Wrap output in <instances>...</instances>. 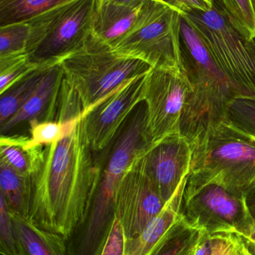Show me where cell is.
I'll list each match as a JSON object with an SVG mask.
<instances>
[{
  "label": "cell",
  "mask_w": 255,
  "mask_h": 255,
  "mask_svg": "<svg viewBox=\"0 0 255 255\" xmlns=\"http://www.w3.org/2000/svg\"><path fill=\"white\" fill-rule=\"evenodd\" d=\"M182 212L191 226L210 235L227 232L240 234L255 223L247 199L216 184H207L184 197Z\"/></svg>",
  "instance_id": "9"
},
{
  "label": "cell",
  "mask_w": 255,
  "mask_h": 255,
  "mask_svg": "<svg viewBox=\"0 0 255 255\" xmlns=\"http://www.w3.org/2000/svg\"><path fill=\"white\" fill-rule=\"evenodd\" d=\"M29 136L24 134L1 135L0 162L26 176L38 170L43 159L44 146H28Z\"/></svg>",
  "instance_id": "17"
},
{
  "label": "cell",
  "mask_w": 255,
  "mask_h": 255,
  "mask_svg": "<svg viewBox=\"0 0 255 255\" xmlns=\"http://www.w3.org/2000/svg\"><path fill=\"white\" fill-rule=\"evenodd\" d=\"M125 244L124 229L115 218L99 255H124Z\"/></svg>",
  "instance_id": "29"
},
{
  "label": "cell",
  "mask_w": 255,
  "mask_h": 255,
  "mask_svg": "<svg viewBox=\"0 0 255 255\" xmlns=\"http://www.w3.org/2000/svg\"><path fill=\"white\" fill-rule=\"evenodd\" d=\"M82 118L68 134L45 145L43 161L31 177L28 219L67 241L88 214L100 173L98 160L84 135Z\"/></svg>",
  "instance_id": "1"
},
{
  "label": "cell",
  "mask_w": 255,
  "mask_h": 255,
  "mask_svg": "<svg viewBox=\"0 0 255 255\" xmlns=\"http://www.w3.org/2000/svg\"><path fill=\"white\" fill-rule=\"evenodd\" d=\"M142 155L132 163L115 193V218L124 229L126 240L138 236L166 203L148 177Z\"/></svg>",
  "instance_id": "11"
},
{
  "label": "cell",
  "mask_w": 255,
  "mask_h": 255,
  "mask_svg": "<svg viewBox=\"0 0 255 255\" xmlns=\"http://www.w3.org/2000/svg\"><path fill=\"white\" fill-rule=\"evenodd\" d=\"M59 64L64 80L82 103L84 113L126 81L146 74L152 68L142 60L118 53L93 34L83 47Z\"/></svg>",
  "instance_id": "4"
},
{
  "label": "cell",
  "mask_w": 255,
  "mask_h": 255,
  "mask_svg": "<svg viewBox=\"0 0 255 255\" xmlns=\"http://www.w3.org/2000/svg\"><path fill=\"white\" fill-rule=\"evenodd\" d=\"M247 42L255 38V10L252 0H215Z\"/></svg>",
  "instance_id": "21"
},
{
  "label": "cell",
  "mask_w": 255,
  "mask_h": 255,
  "mask_svg": "<svg viewBox=\"0 0 255 255\" xmlns=\"http://www.w3.org/2000/svg\"><path fill=\"white\" fill-rule=\"evenodd\" d=\"M97 0H73L27 21L25 54L37 66L59 63L83 47L92 34Z\"/></svg>",
  "instance_id": "5"
},
{
  "label": "cell",
  "mask_w": 255,
  "mask_h": 255,
  "mask_svg": "<svg viewBox=\"0 0 255 255\" xmlns=\"http://www.w3.org/2000/svg\"><path fill=\"white\" fill-rule=\"evenodd\" d=\"M224 118L255 139V97H234L228 104Z\"/></svg>",
  "instance_id": "23"
},
{
  "label": "cell",
  "mask_w": 255,
  "mask_h": 255,
  "mask_svg": "<svg viewBox=\"0 0 255 255\" xmlns=\"http://www.w3.org/2000/svg\"><path fill=\"white\" fill-rule=\"evenodd\" d=\"M191 160L190 142L181 133L169 135L151 144L142 155L148 177L166 202L190 175Z\"/></svg>",
  "instance_id": "12"
},
{
  "label": "cell",
  "mask_w": 255,
  "mask_h": 255,
  "mask_svg": "<svg viewBox=\"0 0 255 255\" xmlns=\"http://www.w3.org/2000/svg\"><path fill=\"white\" fill-rule=\"evenodd\" d=\"M193 91L182 70L151 68L145 76L143 101L147 107V130L151 144L181 133L187 98Z\"/></svg>",
  "instance_id": "8"
},
{
  "label": "cell",
  "mask_w": 255,
  "mask_h": 255,
  "mask_svg": "<svg viewBox=\"0 0 255 255\" xmlns=\"http://www.w3.org/2000/svg\"><path fill=\"white\" fill-rule=\"evenodd\" d=\"M146 74L126 81L82 115L84 135L94 154L110 143L129 115L143 101Z\"/></svg>",
  "instance_id": "10"
},
{
  "label": "cell",
  "mask_w": 255,
  "mask_h": 255,
  "mask_svg": "<svg viewBox=\"0 0 255 255\" xmlns=\"http://www.w3.org/2000/svg\"><path fill=\"white\" fill-rule=\"evenodd\" d=\"M201 238V231L183 217L169 238L152 255H188L196 248Z\"/></svg>",
  "instance_id": "22"
},
{
  "label": "cell",
  "mask_w": 255,
  "mask_h": 255,
  "mask_svg": "<svg viewBox=\"0 0 255 255\" xmlns=\"http://www.w3.org/2000/svg\"><path fill=\"white\" fill-rule=\"evenodd\" d=\"M191 166L184 197L216 184L241 199L255 193V139L222 120L190 144Z\"/></svg>",
  "instance_id": "2"
},
{
  "label": "cell",
  "mask_w": 255,
  "mask_h": 255,
  "mask_svg": "<svg viewBox=\"0 0 255 255\" xmlns=\"http://www.w3.org/2000/svg\"><path fill=\"white\" fill-rule=\"evenodd\" d=\"M120 4H126L130 6H139L143 4L145 0H112Z\"/></svg>",
  "instance_id": "34"
},
{
  "label": "cell",
  "mask_w": 255,
  "mask_h": 255,
  "mask_svg": "<svg viewBox=\"0 0 255 255\" xmlns=\"http://www.w3.org/2000/svg\"><path fill=\"white\" fill-rule=\"evenodd\" d=\"M29 132L28 145L30 147L49 145L69 133H66L64 124L57 121L32 122L29 125Z\"/></svg>",
  "instance_id": "26"
},
{
  "label": "cell",
  "mask_w": 255,
  "mask_h": 255,
  "mask_svg": "<svg viewBox=\"0 0 255 255\" xmlns=\"http://www.w3.org/2000/svg\"><path fill=\"white\" fill-rule=\"evenodd\" d=\"M10 215L19 255H69L64 237L44 230L28 218Z\"/></svg>",
  "instance_id": "16"
},
{
  "label": "cell",
  "mask_w": 255,
  "mask_h": 255,
  "mask_svg": "<svg viewBox=\"0 0 255 255\" xmlns=\"http://www.w3.org/2000/svg\"><path fill=\"white\" fill-rule=\"evenodd\" d=\"M28 31L26 22L0 26V57L25 52Z\"/></svg>",
  "instance_id": "25"
},
{
  "label": "cell",
  "mask_w": 255,
  "mask_h": 255,
  "mask_svg": "<svg viewBox=\"0 0 255 255\" xmlns=\"http://www.w3.org/2000/svg\"><path fill=\"white\" fill-rule=\"evenodd\" d=\"M62 68L59 63L51 64L31 97L19 111L0 127L1 135H16L24 126L32 122L55 121L62 85Z\"/></svg>",
  "instance_id": "13"
},
{
  "label": "cell",
  "mask_w": 255,
  "mask_h": 255,
  "mask_svg": "<svg viewBox=\"0 0 255 255\" xmlns=\"http://www.w3.org/2000/svg\"><path fill=\"white\" fill-rule=\"evenodd\" d=\"M211 255H253L238 234L219 232L210 235Z\"/></svg>",
  "instance_id": "27"
},
{
  "label": "cell",
  "mask_w": 255,
  "mask_h": 255,
  "mask_svg": "<svg viewBox=\"0 0 255 255\" xmlns=\"http://www.w3.org/2000/svg\"><path fill=\"white\" fill-rule=\"evenodd\" d=\"M142 5H126L112 0H97L93 35L114 46L134 26Z\"/></svg>",
  "instance_id": "15"
},
{
  "label": "cell",
  "mask_w": 255,
  "mask_h": 255,
  "mask_svg": "<svg viewBox=\"0 0 255 255\" xmlns=\"http://www.w3.org/2000/svg\"><path fill=\"white\" fill-rule=\"evenodd\" d=\"M73 0H0V26L27 22Z\"/></svg>",
  "instance_id": "20"
},
{
  "label": "cell",
  "mask_w": 255,
  "mask_h": 255,
  "mask_svg": "<svg viewBox=\"0 0 255 255\" xmlns=\"http://www.w3.org/2000/svg\"><path fill=\"white\" fill-rule=\"evenodd\" d=\"M197 246H196V247H197ZM196 248L194 249V250H192V251L190 252V253H189L188 255H195V253H196Z\"/></svg>",
  "instance_id": "36"
},
{
  "label": "cell",
  "mask_w": 255,
  "mask_h": 255,
  "mask_svg": "<svg viewBox=\"0 0 255 255\" xmlns=\"http://www.w3.org/2000/svg\"><path fill=\"white\" fill-rule=\"evenodd\" d=\"M249 208H250V213L253 216V219L255 221V193L253 196H250L247 199Z\"/></svg>",
  "instance_id": "35"
},
{
  "label": "cell",
  "mask_w": 255,
  "mask_h": 255,
  "mask_svg": "<svg viewBox=\"0 0 255 255\" xmlns=\"http://www.w3.org/2000/svg\"><path fill=\"white\" fill-rule=\"evenodd\" d=\"M49 65L51 64L39 66L17 83L0 94V127L10 119L31 97Z\"/></svg>",
  "instance_id": "19"
},
{
  "label": "cell",
  "mask_w": 255,
  "mask_h": 255,
  "mask_svg": "<svg viewBox=\"0 0 255 255\" xmlns=\"http://www.w3.org/2000/svg\"><path fill=\"white\" fill-rule=\"evenodd\" d=\"M253 255H255V223L244 232L238 234Z\"/></svg>",
  "instance_id": "32"
},
{
  "label": "cell",
  "mask_w": 255,
  "mask_h": 255,
  "mask_svg": "<svg viewBox=\"0 0 255 255\" xmlns=\"http://www.w3.org/2000/svg\"><path fill=\"white\" fill-rule=\"evenodd\" d=\"M0 253L19 255L11 215L4 199L0 196Z\"/></svg>",
  "instance_id": "28"
},
{
  "label": "cell",
  "mask_w": 255,
  "mask_h": 255,
  "mask_svg": "<svg viewBox=\"0 0 255 255\" xmlns=\"http://www.w3.org/2000/svg\"><path fill=\"white\" fill-rule=\"evenodd\" d=\"M252 2H253V6H254L255 10V0H252Z\"/></svg>",
  "instance_id": "37"
},
{
  "label": "cell",
  "mask_w": 255,
  "mask_h": 255,
  "mask_svg": "<svg viewBox=\"0 0 255 255\" xmlns=\"http://www.w3.org/2000/svg\"><path fill=\"white\" fill-rule=\"evenodd\" d=\"M201 231V238L196 247L195 255H211V242L210 235L205 230Z\"/></svg>",
  "instance_id": "31"
},
{
  "label": "cell",
  "mask_w": 255,
  "mask_h": 255,
  "mask_svg": "<svg viewBox=\"0 0 255 255\" xmlns=\"http://www.w3.org/2000/svg\"><path fill=\"white\" fill-rule=\"evenodd\" d=\"M38 67L28 62L25 52L0 57V94Z\"/></svg>",
  "instance_id": "24"
},
{
  "label": "cell",
  "mask_w": 255,
  "mask_h": 255,
  "mask_svg": "<svg viewBox=\"0 0 255 255\" xmlns=\"http://www.w3.org/2000/svg\"><path fill=\"white\" fill-rule=\"evenodd\" d=\"M180 29L183 65L193 88L183 112L181 133L191 144L224 119L235 94L199 31L182 15Z\"/></svg>",
  "instance_id": "3"
},
{
  "label": "cell",
  "mask_w": 255,
  "mask_h": 255,
  "mask_svg": "<svg viewBox=\"0 0 255 255\" xmlns=\"http://www.w3.org/2000/svg\"><path fill=\"white\" fill-rule=\"evenodd\" d=\"M253 41H254V42H255V40H253Z\"/></svg>",
  "instance_id": "38"
},
{
  "label": "cell",
  "mask_w": 255,
  "mask_h": 255,
  "mask_svg": "<svg viewBox=\"0 0 255 255\" xmlns=\"http://www.w3.org/2000/svg\"><path fill=\"white\" fill-rule=\"evenodd\" d=\"M185 16L199 31L235 97H255L254 67L247 41L217 3L208 11L193 12Z\"/></svg>",
  "instance_id": "7"
},
{
  "label": "cell",
  "mask_w": 255,
  "mask_h": 255,
  "mask_svg": "<svg viewBox=\"0 0 255 255\" xmlns=\"http://www.w3.org/2000/svg\"><path fill=\"white\" fill-rule=\"evenodd\" d=\"M188 177L166 202L162 211L136 238L126 240L124 255H152L173 232L183 217L184 190Z\"/></svg>",
  "instance_id": "14"
},
{
  "label": "cell",
  "mask_w": 255,
  "mask_h": 255,
  "mask_svg": "<svg viewBox=\"0 0 255 255\" xmlns=\"http://www.w3.org/2000/svg\"><path fill=\"white\" fill-rule=\"evenodd\" d=\"M181 15L145 0L132 29L112 47L124 56L142 60L152 68L185 71L181 49Z\"/></svg>",
  "instance_id": "6"
},
{
  "label": "cell",
  "mask_w": 255,
  "mask_h": 255,
  "mask_svg": "<svg viewBox=\"0 0 255 255\" xmlns=\"http://www.w3.org/2000/svg\"><path fill=\"white\" fill-rule=\"evenodd\" d=\"M0 196L10 214L28 218L31 199V177L26 176L0 162Z\"/></svg>",
  "instance_id": "18"
},
{
  "label": "cell",
  "mask_w": 255,
  "mask_h": 255,
  "mask_svg": "<svg viewBox=\"0 0 255 255\" xmlns=\"http://www.w3.org/2000/svg\"><path fill=\"white\" fill-rule=\"evenodd\" d=\"M247 49L251 55L253 60V67H254V74L255 78V43L254 41L246 42Z\"/></svg>",
  "instance_id": "33"
},
{
  "label": "cell",
  "mask_w": 255,
  "mask_h": 255,
  "mask_svg": "<svg viewBox=\"0 0 255 255\" xmlns=\"http://www.w3.org/2000/svg\"><path fill=\"white\" fill-rule=\"evenodd\" d=\"M182 16H187L193 12L208 11L214 7L215 0H154Z\"/></svg>",
  "instance_id": "30"
}]
</instances>
